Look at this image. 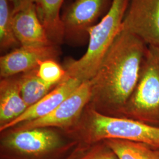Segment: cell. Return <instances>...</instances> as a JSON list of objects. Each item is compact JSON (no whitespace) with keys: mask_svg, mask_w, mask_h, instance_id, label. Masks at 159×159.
Instances as JSON below:
<instances>
[{"mask_svg":"<svg viewBox=\"0 0 159 159\" xmlns=\"http://www.w3.org/2000/svg\"><path fill=\"white\" fill-rule=\"evenodd\" d=\"M112 0H74L61 16L64 40L71 43L84 42L88 30L98 18L108 11Z\"/></svg>","mask_w":159,"mask_h":159,"instance_id":"cell-7","label":"cell"},{"mask_svg":"<svg viewBox=\"0 0 159 159\" xmlns=\"http://www.w3.org/2000/svg\"><path fill=\"white\" fill-rule=\"evenodd\" d=\"M121 31L134 34L148 46H159V0H130Z\"/></svg>","mask_w":159,"mask_h":159,"instance_id":"cell-8","label":"cell"},{"mask_svg":"<svg viewBox=\"0 0 159 159\" xmlns=\"http://www.w3.org/2000/svg\"><path fill=\"white\" fill-rule=\"evenodd\" d=\"M130 0H112L102 20L88 30L89 45L79 59H68L63 66L66 78L84 82L95 75L106 54L121 31V25Z\"/></svg>","mask_w":159,"mask_h":159,"instance_id":"cell-3","label":"cell"},{"mask_svg":"<svg viewBox=\"0 0 159 159\" xmlns=\"http://www.w3.org/2000/svg\"><path fill=\"white\" fill-rule=\"evenodd\" d=\"M158 47H159V46H158Z\"/></svg>","mask_w":159,"mask_h":159,"instance_id":"cell-21","label":"cell"},{"mask_svg":"<svg viewBox=\"0 0 159 159\" xmlns=\"http://www.w3.org/2000/svg\"><path fill=\"white\" fill-rule=\"evenodd\" d=\"M158 149H159V148H158Z\"/></svg>","mask_w":159,"mask_h":159,"instance_id":"cell-22","label":"cell"},{"mask_svg":"<svg viewBox=\"0 0 159 159\" xmlns=\"http://www.w3.org/2000/svg\"><path fill=\"white\" fill-rule=\"evenodd\" d=\"M148 47L136 35L121 31L90 80L89 105L103 114L121 117L138 83Z\"/></svg>","mask_w":159,"mask_h":159,"instance_id":"cell-1","label":"cell"},{"mask_svg":"<svg viewBox=\"0 0 159 159\" xmlns=\"http://www.w3.org/2000/svg\"><path fill=\"white\" fill-rule=\"evenodd\" d=\"M82 83L79 80L75 78L64 79L45 96L29 107L17 119L5 127L0 128V132L2 133L19 124L46 116L74 92Z\"/></svg>","mask_w":159,"mask_h":159,"instance_id":"cell-11","label":"cell"},{"mask_svg":"<svg viewBox=\"0 0 159 159\" xmlns=\"http://www.w3.org/2000/svg\"><path fill=\"white\" fill-rule=\"evenodd\" d=\"M119 159H159V150L142 143L125 140L109 139L104 141Z\"/></svg>","mask_w":159,"mask_h":159,"instance_id":"cell-14","label":"cell"},{"mask_svg":"<svg viewBox=\"0 0 159 159\" xmlns=\"http://www.w3.org/2000/svg\"><path fill=\"white\" fill-rule=\"evenodd\" d=\"M59 47L20 46L0 58L1 79L23 74L39 67V63L47 59H57Z\"/></svg>","mask_w":159,"mask_h":159,"instance_id":"cell-9","label":"cell"},{"mask_svg":"<svg viewBox=\"0 0 159 159\" xmlns=\"http://www.w3.org/2000/svg\"><path fill=\"white\" fill-rule=\"evenodd\" d=\"M64 0H35L37 11L47 35L54 44L58 46L64 40L60 10Z\"/></svg>","mask_w":159,"mask_h":159,"instance_id":"cell-13","label":"cell"},{"mask_svg":"<svg viewBox=\"0 0 159 159\" xmlns=\"http://www.w3.org/2000/svg\"><path fill=\"white\" fill-rule=\"evenodd\" d=\"M121 117L159 127V48L148 46L136 87Z\"/></svg>","mask_w":159,"mask_h":159,"instance_id":"cell-5","label":"cell"},{"mask_svg":"<svg viewBox=\"0 0 159 159\" xmlns=\"http://www.w3.org/2000/svg\"><path fill=\"white\" fill-rule=\"evenodd\" d=\"M37 69L27 73L19 74L21 95L28 106L39 102L57 85L46 84L37 74Z\"/></svg>","mask_w":159,"mask_h":159,"instance_id":"cell-15","label":"cell"},{"mask_svg":"<svg viewBox=\"0 0 159 159\" xmlns=\"http://www.w3.org/2000/svg\"><path fill=\"white\" fill-rule=\"evenodd\" d=\"M28 108L21 92L18 75L0 81V128L11 123Z\"/></svg>","mask_w":159,"mask_h":159,"instance_id":"cell-12","label":"cell"},{"mask_svg":"<svg viewBox=\"0 0 159 159\" xmlns=\"http://www.w3.org/2000/svg\"><path fill=\"white\" fill-rule=\"evenodd\" d=\"M79 144L52 128L2 132L0 158L64 159Z\"/></svg>","mask_w":159,"mask_h":159,"instance_id":"cell-4","label":"cell"},{"mask_svg":"<svg viewBox=\"0 0 159 159\" xmlns=\"http://www.w3.org/2000/svg\"><path fill=\"white\" fill-rule=\"evenodd\" d=\"M12 8V14L18 11L30 3L34 2L35 0H9Z\"/></svg>","mask_w":159,"mask_h":159,"instance_id":"cell-19","label":"cell"},{"mask_svg":"<svg viewBox=\"0 0 159 159\" xmlns=\"http://www.w3.org/2000/svg\"><path fill=\"white\" fill-rule=\"evenodd\" d=\"M89 146L79 143V144L74 148L73 151L68 154L64 159H75L80 154L82 153Z\"/></svg>","mask_w":159,"mask_h":159,"instance_id":"cell-20","label":"cell"},{"mask_svg":"<svg viewBox=\"0 0 159 159\" xmlns=\"http://www.w3.org/2000/svg\"><path fill=\"white\" fill-rule=\"evenodd\" d=\"M64 133L69 139L87 146L106 140L119 139L159 148V127L136 120L105 115L89 104L78 123Z\"/></svg>","mask_w":159,"mask_h":159,"instance_id":"cell-2","label":"cell"},{"mask_svg":"<svg viewBox=\"0 0 159 159\" xmlns=\"http://www.w3.org/2000/svg\"><path fill=\"white\" fill-rule=\"evenodd\" d=\"M13 14L9 0H0V48L1 51L14 49L21 46L14 34Z\"/></svg>","mask_w":159,"mask_h":159,"instance_id":"cell-16","label":"cell"},{"mask_svg":"<svg viewBox=\"0 0 159 159\" xmlns=\"http://www.w3.org/2000/svg\"><path fill=\"white\" fill-rule=\"evenodd\" d=\"M37 74L46 84L57 85L65 78L66 71L56 59H47L39 63Z\"/></svg>","mask_w":159,"mask_h":159,"instance_id":"cell-17","label":"cell"},{"mask_svg":"<svg viewBox=\"0 0 159 159\" xmlns=\"http://www.w3.org/2000/svg\"><path fill=\"white\" fill-rule=\"evenodd\" d=\"M12 20L14 34L21 46L54 44L50 40L40 20L35 2L13 14Z\"/></svg>","mask_w":159,"mask_h":159,"instance_id":"cell-10","label":"cell"},{"mask_svg":"<svg viewBox=\"0 0 159 159\" xmlns=\"http://www.w3.org/2000/svg\"><path fill=\"white\" fill-rule=\"evenodd\" d=\"M91 97V81H85L46 116L19 124L3 132H16L36 128L58 129L63 132L66 131L78 123L90 102Z\"/></svg>","mask_w":159,"mask_h":159,"instance_id":"cell-6","label":"cell"},{"mask_svg":"<svg viewBox=\"0 0 159 159\" xmlns=\"http://www.w3.org/2000/svg\"><path fill=\"white\" fill-rule=\"evenodd\" d=\"M75 159H119L104 141L89 146Z\"/></svg>","mask_w":159,"mask_h":159,"instance_id":"cell-18","label":"cell"}]
</instances>
